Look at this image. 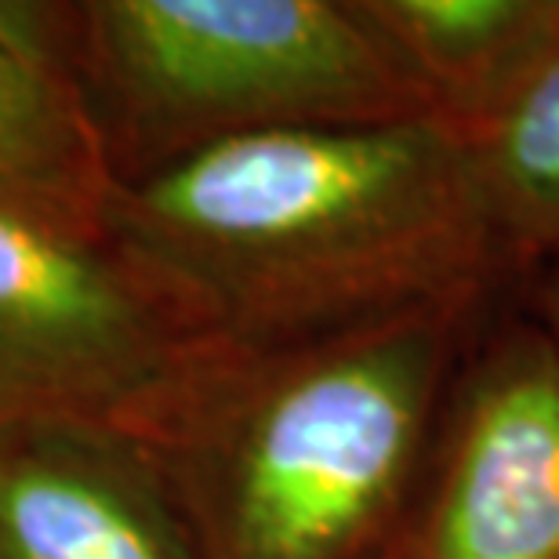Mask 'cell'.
Instances as JSON below:
<instances>
[{"label": "cell", "mask_w": 559, "mask_h": 559, "mask_svg": "<svg viewBox=\"0 0 559 559\" xmlns=\"http://www.w3.org/2000/svg\"><path fill=\"white\" fill-rule=\"evenodd\" d=\"M103 233L218 353L473 306L506 259L462 131L440 117L207 145L117 186Z\"/></svg>", "instance_id": "6da1fadb"}, {"label": "cell", "mask_w": 559, "mask_h": 559, "mask_svg": "<svg viewBox=\"0 0 559 559\" xmlns=\"http://www.w3.org/2000/svg\"><path fill=\"white\" fill-rule=\"evenodd\" d=\"M468 309L211 353L139 443L197 559H382Z\"/></svg>", "instance_id": "7a4b0ae2"}, {"label": "cell", "mask_w": 559, "mask_h": 559, "mask_svg": "<svg viewBox=\"0 0 559 559\" xmlns=\"http://www.w3.org/2000/svg\"><path fill=\"white\" fill-rule=\"evenodd\" d=\"M70 15L117 186L259 131L432 117L360 0H73Z\"/></svg>", "instance_id": "3957f363"}, {"label": "cell", "mask_w": 559, "mask_h": 559, "mask_svg": "<svg viewBox=\"0 0 559 559\" xmlns=\"http://www.w3.org/2000/svg\"><path fill=\"white\" fill-rule=\"evenodd\" d=\"M211 353L106 233L0 204V432L81 425L142 443Z\"/></svg>", "instance_id": "277c9868"}, {"label": "cell", "mask_w": 559, "mask_h": 559, "mask_svg": "<svg viewBox=\"0 0 559 559\" xmlns=\"http://www.w3.org/2000/svg\"><path fill=\"white\" fill-rule=\"evenodd\" d=\"M382 559H559V345L512 331L468 382L421 516Z\"/></svg>", "instance_id": "5b68a950"}, {"label": "cell", "mask_w": 559, "mask_h": 559, "mask_svg": "<svg viewBox=\"0 0 559 559\" xmlns=\"http://www.w3.org/2000/svg\"><path fill=\"white\" fill-rule=\"evenodd\" d=\"M0 559H197L145 451L81 425L0 432Z\"/></svg>", "instance_id": "8992f818"}, {"label": "cell", "mask_w": 559, "mask_h": 559, "mask_svg": "<svg viewBox=\"0 0 559 559\" xmlns=\"http://www.w3.org/2000/svg\"><path fill=\"white\" fill-rule=\"evenodd\" d=\"M114 189L76 81L70 4L0 0V204L103 233Z\"/></svg>", "instance_id": "52a82bcc"}, {"label": "cell", "mask_w": 559, "mask_h": 559, "mask_svg": "<svg viewBox=\"0 0 559 559\" xmlns=\"http://www.w3.org/2000/svg\"><path fill=\"white\" fill-rule=\"evenodd\" d=\"M432 117H487L559 33V0H360Z\"/></svg>", "instance_id": "ba28073f"}, {"label": "cell", "mask_w": 559, "mask_h": 559, "mask_svg": "<svg viewBox=\"0 0 559 559\" xmlns=\"http://www.w3.org/2000/svg\"><path fill=\"white\" fill-rule=\"evenodd\" d=\"M501 254H559V33L512 92L462 131Z\"/></svg>", "instance_id": "9c48e42d"}, {"label": "cell", "mask_w": 559, "mask_h": 559, "mask_svg": "<svg viewBox=\"0 0 559 559\" xmlns=\"http://www.w3.org/2000/svg\"><path fill=\"white\" fill-rule=\"evenodd\" d=\"M542 309H545V320H549V338L559 345V254H552V270L545 276Z\"/></svg>", "instance_id": "30bf717a"}]
</instances>
